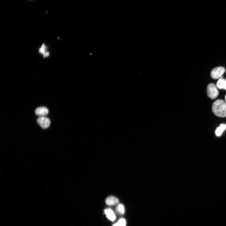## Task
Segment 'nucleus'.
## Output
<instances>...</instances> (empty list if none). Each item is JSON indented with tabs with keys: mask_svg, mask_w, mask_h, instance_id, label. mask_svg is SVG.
<instances>
[{
	"mask_svg": "<svg viewBox=\"0 0 226 226\" xmlns=\"http://www.w3.org/2000/svg\"><path fill=\"white\" fill-rule=\"evenodd\" d=\"M226 129V125L225 124H221L219 127H218L215 131L216 135L217 136H221L223 132Z\"/></svg>",
	"mask_w": 226,
	"mask_h": 226,
	"instance_id": "6e6552de",
	"label": "nucleus"
},
{
	"mask_svg": "<svg viewBox=\"0 0 226 226\" xmlns=\"http://www.w3.org/2000/svg\"><path fill=\"white\" fill-rule=\"evenodd\" d=\"M225 71V69L222 67L215 68L211 71L210 73L211 76L214 79H218L221 77Z\"/></svg>",
	"mask_w": 226,
	"mask_h": 226,
	"instance_id": "7ed1b4c3",
	"label": "nucleus"
},
{
	"mask_svg": "<svg viewBox=\"0 0 226 226\" xmlns=\"http://www.w3.org/2000/svg\"><path fill=\"white\" fill-rule=\"evenodd\" d=\"M35 114L41 117H44L48 115V110L44 107H41L37 108L35 111Z\"/></svg>",
	"mask_w": 226,
	"mask_h": 226,
	"instance_id": "423d86ee",
	"label": "nucleus"
},
{
	"mask_svg": "<svg viewBox=\"0 0 226 226\" xmlns=\"http://www.w3.org/2000/svg\"><path fill=\"white\" fill-rule=\"evenodd\" d=\"M117 212L120 215H123L124 214L125 209L123 205L119 204L118 205L116 209Z\"/></svg>",
	"mask_w": 226,
	"mask_h": 226,
	"instance_id": "9d476101",
	"label": "nucleus"
},
{
	"mask_svg": "<svg viewBox=\"0 0 226 226\" xmlns=\"http://www.w3.org/2000/svg\"><path fill=\"white\" fill-rule=\"evenodd\" d=\"M224 79L221 78L216 83V87L219 89H223V85Z\"/></svg>",
	"mask_w": 226,
	"mask_h": 226,
	"instance_id": "f8f14e48",
	"label": "nucleus"
},
{
	"mask_svg": "<svg viewBox=\"0 0 226 226\" xmlns=\"http://www.w3.org/2000/svg\"><path fill=\"white\" fill-rule=\"evenodd\" d=\"M126 222L125 219L122 218L118 221L113 225L112 226H126Z\"/></svg>",
	"mask_w": 226,
	"mask_h": 226,
	"instance_id": "9b49d317",
	"label": "nucleus"
},
{
	"mask_svg": "<svg viewBox=\"0 0 226 226\" xmlns=\"http://www.w3.org/2000/svg\"><path fill=\"white\" fill-rule=\"evenodd\" d=\"M37 121L42 128L45 129L48 128L50 124V119L45 117L39 118L37 119Z\"/></svg>",
	"mask_w": 226,
	"mask_h": 226,
	"instance_id": "20e7f679",
	"label": "nucleus"
},
{
	"mask_svg": "<svg viewBox=\"0 0 226 226\" xmlns=\"http://www.w3.org/2000/svg\"><path fill=\"white\" fill-rule=\"evenodd\" d=\"M225 102H226V95L225 96Z\"/></svg>",
	"mask_w": 226,
	"mask_h": 226,
	"instance_id": "4468645a",
	"label": "nucleus"
},
{
	"mask_svg": "<svg viewBox=\"0 0 226 226\" xmlns=\"http://www.w3.org/2000/svg\"><path fill=\"white\" fill-rule=\"evenodd\" d=\"M105 202L107 205L112 206L116 205L119 203L118 200L114 196H110L108 197L105 200Z\"/></svg>",
	"mask_w": 226,
	"mask_h": 226,
	"instance_id": "39448f33",
	"label": "nucleus"
},
{
	"mask_svg": "<svg viewBox=\"0 0 226 226\" xmlns=\"http://www.w3.org/2000/svg\"><path fill=\"white\" fill-rule=\"evenodd\" d=\"M47 47L44 44H43L39 49V51L40 53L43 55L44 57H47L49 55V53L46 51Z\"/></svg>",
	"mask_w": 226,
	"mask_h": 226,
	"instance_id": "1a4fd4ad",
	"label": "nucleus"
},
{
	"mask_svg": "<svg viewBox=\"0 0 226 226\" xmlns=\"http://www.w3.org/2000/svg\"><path fill=\"white\" fill-rule=\"evenodd\" d=\"M212 110L214 114L218 117H226V102L220 99L216 100L212 105Z\"/></svg>",
	"mask_w": 226,
	"mask_h": 226,
	"instance_id": "f257e3e1",
	"label": "nucleus"
},
{
	"mask_svg": "<svg viewBox=\"0 0 226 226\" xmlns=\"http://www.w3.org/2000/svg\"><path fill=\"white\" fill-rule=\"evenodd\" d=\"M223 89L226 90V80H225L224 82Z\"/></svg>",
	"mask_w": 226,
	"mask_h": 226,
	"instance_id": "ddd939ff",
	"label": "nucleus"
},
{
	"mask_svg": "<svg viewBox=\"0 0 226 226\" xmlns=\"http://www.w3.org/2000/svg\"><path fill=\"white\" fill-rule=\"evenodd\" d=\"M207 94L208 96L212 99H215L218 95V92L217 87L213 83L209 84L207 88Z\"/></svg>",
	"mask_w": 226,
	"mask_h": 226,
	"instance_id": "f03ea898",
	"label": "nucleus"
},
{
	"mask_svg": "<svg viewBox=\"0 0 226 226\" xmlns=\"http://www.w3.org/2000/svg\"><path fill=\"white\" fill-rule=\"evenodd\" d=\"M104 212L105 214L109 220L114 221L116 220V215L112 209H105Z\"/></svg>",
	"mask_w": 226,
	"mask_h": 226,
	"instance_id": "0eeeda50",
	"label": "nucleus"
}]
</instances>
